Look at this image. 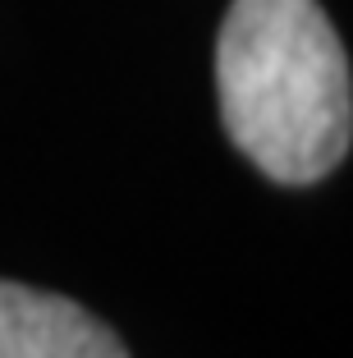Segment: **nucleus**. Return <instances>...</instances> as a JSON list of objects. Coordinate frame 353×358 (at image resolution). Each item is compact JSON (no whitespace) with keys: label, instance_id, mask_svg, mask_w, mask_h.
<instances>
[{"label":"nucleus","instance_id":"1","mask_svg":"<svg viewBox=\"0 0 353 358\" xmlns=\"http://www.w3.org/2000/svg\"><path fill=\"white\" fill-rule=\"evenodd\" d=\"M216 92L225 134L275 184H317L349 152V55L317 0H234Z\"/></svg>","mask_w":353,"mask_h":358},{"label":"nucleus","instance_id":"2","mask_svg":"<svg viewBox=\"0 0 353 358\" xmlns=\"http://www.w3.org/2000/svg\"><path fill=\"white\" fill-rule=\"evenodd\" d=\"M0 358H129L120 336L73 299L0 280Z\"/></svg>","mask_w":353,"mask_h":358}]
</instances>
